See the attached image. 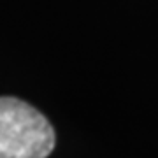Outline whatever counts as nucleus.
Here are the masks:
<instances>
[{"label":"nucleus","instance_id":"1","mask_svg":"<svg viewBox=\"0 0 158 158\" xmlns=\"http://www.w3.org/2000/svg\"><path fill=\"white\" fill-rule=\"evenodd\" d=\"M55 141L42 113L19 98L0 97V158H48Z\"/></svg>","mask_w":158,"mask_h":158}]
</instances>
